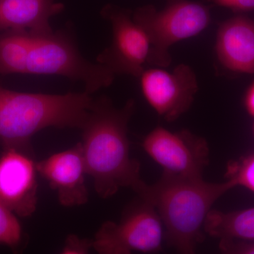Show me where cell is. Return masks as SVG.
<instances>
[{
  "instance_id": "cell-16",
  "label": "cell",
  "mask_w": 254,
  "mask_h": 254,
  "mask_svg": "<svg viewBox=\"0 0 254 254\" xmlns=\"http://www.w3.org/2000/svg\"><path fill=\"white\" fill-rule=\"evenodd\" d=\"M29 237L14 212L0 203V246H4L13 254H23Z\"/></svg>"
},
{
  "instance_id": "cell-21",
  "label": "cell",
  "mask_w": 254,
  "mask_h": 254,
  "mask_svg": "<svg viewBox=\"0 0 254 254\" xmlns=\"http://www.w3.org/2000/svg\"><path fill=\"white\" fill-rule=\"evenodd\" d=\"M245 106L249 115L254 118V81L251 83L246 92Z\"/></svg>"
},
{
  "instance_id": "cell-3",
  "label": "cell",
  "mask_w": 254,
  "mask_h": 254,
  "mask_svg": "<svg viewBox=\"0 0 254 254\" xmlns=\"http://www.w3.org/2000/svg\"><path fill=\"white\" fill-rule=\"evenodd\" d=\"M93 102L86 91L51 95L0 87V143L29 147L31 137L48 127L82 128Z\"/></svg>"
},
{
  "instance_id": "cell-7",
  "label": "cell",
  "mask_w": 254,
  "mask_h": 254,
  "mask_svg": "<svg viewBox=\"0 0 254 254\" xmlns=\"http://www.w3.org/2000/svg\"><path fill=\"white\" fill-rule=\"evenodd\" d=\"M142 145L166 175L203 177L202 173L208 164V143L188 130L173 132L158 127L145 137Z\"/></svg>"
},
{
  "instance_id": "cell-20",
  "label": "cell",
  "mask_w": 254,
  "mask_h": 254,
  "mask_svg": "<svg viewBox=\"0 0 254 254\" xmlns=\"http://www.w3.org/2000/svg\"><path fill=\"white\" fill-rule=\"evenodd\" d=\"M213 4L237 11H254V0H210Z\"/></svg>"
},
{
  "instance_id": "cell-15",
  "label": "cell",
  "mask_w": 254,
  "mask_h": 254,
  "mask_svg": "<svg viewBox=\"0 0 254 254\" xmlns=\"http://www.w3.org/2000/svg\"><path fill=\"white\" fill-rule=\"evenodd\" d=\"M33 36L27 32L0 35V74L26 73Z\"/></svg>"
},
{
  "instance_id": "cell-6",
  "label": "cell",
  "mask_w": 254,
  "mask_h": 254,
  "mask_svg": "<svg viewBox=\"0 0 254 254\" xmlns=\"http://www.w3.org/2000/svg\"><path fill=\"white\" fill-rule=\"evenodd\" d=\"M125 213L120 222L107 221L92 240L98 254L158 253L162 249L165 232L154 206L140 198Z\"/></svg>"
},
{
  "instance_id": "cell-13",
  "label": "cell",
  "mask_w": 254,
  "mask_h": 254,
  "mask_svg": "<svg viewBox=\"0 0 254 254\" xmlns=\"http://www.w3.org/2000/svg\"><path fill=\"white\" fill-rule=\"evenodd\" d=\"M63 9L57 0H0V30L48 34L53 31L50 18Z\"/></svg>"
},
{
  "instance_id": "cell-8",
  "label": "cell",
  "mask_w": 254,
  "mask_h": 254,
  "mask_svg": "<svg viewBox=\"0 0 254 254\" xmlns=\"http://www.w3.org/2000/svg\"><path fill=\"white\" fill-rule=\"evenodd\" d=\"M105 13L111 23L113 38L110 46L97 58L98 63L115 75L139 78L149 54L148 36L127 11L108 6Z\"/></svg>"
},
{
  "instance_id": "cell-2",
  "label": "cell",
  "mask_w": 254,
  "mask_h": 254,
  "mask_svg": "<svg viewBox=\"0 0 254 254\" xmlns=\"http://www.w3.org/2000/svg\"><path fill=\"white\" fill-rule=\"evenodd\" d=\"M232 190L226 181L212 183L203 177L189 178L163 174L153 185H147L140 198L154 206L167 242L180 254H195L203 240L202 231L212 206Z\"/></svg>"
},
{
  "instance_id": "cell-14",
  "label": "cell",
  "mask_w": 254,
  "mask_h": 254,
  "mask_svg": "<svg viewBox=\"0 0 254 254\" xmlns=\"http://www.w3.org/2000/svg\"><path fill=\"white\" fill-rule=\"evenodd\" d=\"M203 229L210 236L221 241L254 242V207L228 213L211 210Z\"/></svg>"
},
{
  "instance_id": "cell-18",
  "label": "cell",
  "mask_w": 254,
  "mask_h": 254,
  "mask_svg": "<svg viewBox=\"0 0 254 254\" xmlns=\"http://www.w3.org/2000/svg\"><path fill=\"white\" fill-rule=\"evenodd\" d=\"M92 240L81 238L75 235L66 237L64 246L60 254H89Z\"/></svg>"
},
{
  "instance_id": "cell-19",
  "label": "cell",
  "mask_w": 254,
  "mask_h": 254,
  "mask_svg": "<svg viewBox=\"0 0 254 254\" xmlns=\"http://www.w3.org/2000/svg\"><path fill=\"white\" fill-rule=\"evenodd\" d=\"M222 254H254V242L220 241Z\"/></svg>"
},
{
  "instance_id": "cell-17",
  "label": "cell",
  "mask_w": 254,
  "mask_h": 254,
  "mask_svg": "<svg viewBox=\"0 0 254 254\" xmlns=\"http://www.w3.org/2000/svg\"><path fill=\"white\" fill-rule=\"evenodd\" d=\"M225 177L231 189L242 187L254 193V153L230 162Z\"/></svg>"
},
{
  "instance_id": "cell-4",
  "label": "cell",
  "mask_w": 254,
  "mask_h": 254,
  "mask_svg": "<svg viewBox=\"0 0 254 254\" xmlns=\"http://www.w3.org/2000/svg\"><path fill=\"white\" fill-rule=\"evenodd\" d=\"M132 17L149 39L147 63L158 68L170 66V47L199 34L211 21L208 7L189 0H170L158 11L153 5H146L136 9Z\"/></svg>"
},
{
  "instance_id": "cell-1",
  "label": "cell",
  "mask_w": 254,
  "mask_h": 254,
  "mask_svg": "<svg viewBox=\"0 0 254 254\" xmlns=\"http://www.w3.org/2000/svg\"><path fill=\"white\" fill-rule=\"evenodd\" d=\"M134 109L133 100L118 109L109 98L101 97L93 100L82 127L81 143L87 175L93 179L95 190L101 198L113 196L123 187L140 195L146 187L140 175L139 162L130 156L127 132Z\"/></svg>"
},
{
  "instance_id": "cell-12",
  "label": "cell",
  "mask_w": 254,
  "mask_h": 254,
  "mask_svg": "<svg viewBox=\"0 0 254 254\" xmlns=\"http://www.w3.org/2000/svg\"><path fill=\"white\" fill-rule=\"evenodd\" d=\"M215 50L225 67L235 72L254 74V20L237 16L222 23L217 33Z\"/></svg>"
},
{
  "instance_id": "cell-9",
  "label": "cell",
  "mask_w": 254,
  "mask_h": 254,
  "mask_svg": "<svg viewBox=\"0 0 254 254\" xmlns=\"http://www.w3.org/2000/svg\"><path fill=\"white\" fill-rule=\"evenodd\" d=\"M139 79L145 100L168 122L175 121L186 113L198 91L194 71L184 64L172 71L158 67L145 69Z\"/></svg>"
},
{
  "instance_id": "cell-10",
  "label": "cell",
  "mask_w": 254,
  "mask_h": 254,
  "mask_svg": "<svg viewBox=\"0 0 254 254\" xmlns=\"http://www.w3.org/2000/svg\"><path fill=\"white\" fill-rule=\"evenodd\" d=\"M3 149L0 155V203L18 216H31L38 203V170L31 147Z\"/></svg>"
},
{
  "instance_id": "cell-11",
  "label": "cell",
  "mask_w": 254,
  "mask_h": 254,
  "mask_svg": "<svg viewBox=\"0 0 254 254\" xmlns=\"http://www.w3.org/2000/svg\"><path fill=\"white\" fill-rule=\"evenodd\" d=\"M36 166L38 173L57 190L58 200L64 206H77L87 203V173L81 142L38 162Z\"/></svg>"
},
{
  "instance_id": "cell-5",
  "label": "cell",
  "mask_w": 254,
  "mask_h": 254,
  "mask_svg": "<svg viewBox=\"0 0 254 254\" xmlns=\"http://www.w3.org/2000/svg\"><path fill=\"white\" fill-rule=\"evenodd\" d=\"M32 36L26 74L57 75L81 81L89 94L113 83L115 75L103 65L84 59L66 33Z\"/></svg>"
}]
</instances>
